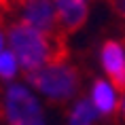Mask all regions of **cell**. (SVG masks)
Listing matches in <instances>:
<instances>
[{"instance_id": "cell-1", "label": "cell", "mask_w": 125, "mask_h": 125, "mask_svg": "<svg viewBox=\"0 0 125 125\" xmlns=\"http://www.w3.org/2000/svg\"><path fill=\"white\" fill-rule=\"evenodd\" d=\"M7 49H11V53L17 57L19 70H26V74L47 66L51 62L66 59L64 42L59 36L42 34L34 28L26 26L23 21H17L9 28Z\"/></svg>"}, {"instance_id": "cell-2", "label": "cell", "mask_w": 125, "mask_h": 125, "mask_svg": "<svg viewBox=\"0 0 125 125\" xmlns=\"http://www.w3.org/2000/svg\"><path fill=\"white\" fill-rule=\"evenodd\" d=\"M28 83L40 95H45L53 102H66L76 95L81 79L74 66H70L66 59H57V62H51V64L30 72Z\"/></svg>"}, {"instance_id": "cell-3", "label": "cell", "mask_w": 125, "mask_h": 125, "mask_svg": "<svg viewBox=\"0 0 125 125\" xmlns=\"http://www.w3.org/2000/svg\"><path fill=\"white\" fill-rule=\"evenodd\" d=\"M2 112L9 125H45V112L30 87L11 83L2 98Z\"/></svg>"}, {"instance_id": "cell-4", "label": "cell", "mask_w": 125, "mask_h": 125, "mask_svg": "<svg viewBox=\"0 0 125 125\" xmlns=\"http://www.w3.org/2000/svg\"><path fill=\"white\" fill-rule=\"evenodd\" d=\"M21 21L49 36H59V21L53 0H21L19 2Z\"/></svg>"}, {"instance_id": "cell-5", "label": "cell", "mask_w": 125, "mask_h": 125, "mask_svg": "<svg viewBox=\"0 0 125 125\" xmlns=\"http://www.w3.org/2000/svg\"><path fill=\"white\" fill-rule=\"evenodd\" d=\"M100 59H102V68L106 70L112 87L117 91H125V45L119 40L104 42L100 51Z\"/></svg>"}, {"instance_id": "cell-6", "label": "cell", "mask_w": 125, "mask_h": 125, "mask_svg": "<svg viewBox=\"0 0 125 125\" xmlns=\"http://www.w3.org/2000/svg\"><path fill=\"white\" fill-rule=\"evenodd\" d=\"M55 11H57V21L64 32H76L87 21L89 13V0H53Z\"/></svg>"}, {"instance_id": "cell-7", "label": "cell", "mask_w": 125, "mask_h": 125, "mask_svg": "<svg viewBox=\"0 0 125 125\" xmlns=\"http://www.w3.org/2000/svg\"><path fill=\"white\" fill-rule=\"evenodd\" d=\"M93 108L98 110V115H115L119 108V98H117V89L112 87L110 81H104V79H98L91 87V100Z\"/></svg>"}, {"instance_id": "cell-8", "label": "cell", "mask_w": 125, "mask_h": 125, "mask_svg": "<svg viewBox=\"0 0 125 125\" xmlns=\"http://www.w3.org/2000/svg\"><path fill=\"white\" fill-rule=\"evenodd\" d=\"M95 117H98V110L93 108L91 102L89 100H79L70 110L68 125H93Z\"/></svg>"}, {"instance_id": "cell-9", "label": "cell", "mask_w": 125, "mask_h": 125, "mask_svg": "<svg viewBox=\"0 0 125 125\" xmlns=\"http://www.w3.org/2000/svg\"><path fill=\"white\" fill-rule=\"evenodd\" d=\"M19 72V64H17V57H15L11 49H4L0 53V79L4 81H13Z\"/></svg>"}, {"instance_id": "cell-10", "label": "cell", "mask_w": 125, "mask_h": 125, "mask_svg": "<svg viewBox=\"0 0 125 125\" xmlns=\"http://www.w3.org/2000/svg\"><path fill=\"white\" fill-rule=\"evenodd\" d=\"M7 49V34L2 32V28H0V53Z\"/></svg>"}, {"instance_id": "cell-11", "label": "cell", "mask_w": 125, "mask_h": 125, "mask_svg": "<svg viewBox=\"0 0 125 125\" xmlns=\"http://www.w3.org/2000/svg\"><path fill=\"white\" fill-rule=\"evenodd\" d=\"M117 9H119V13L125 17V0H119V2H117Z\"/></svg>"}, {"instance_id": "cell-12", "label": "cell", "mask_w": 125, "mask_h": 125, "mask_svg": "<svg viewBox=\"0 0 125 125\" xmlns=\"http://www.w3.org/2000/svg\"><path fill=\"white\" fill-rule=\"evenodd\" d=\"M119 110H121V112L125 115V98H121V100H119Z\"/></svg>"}]
</instances>
